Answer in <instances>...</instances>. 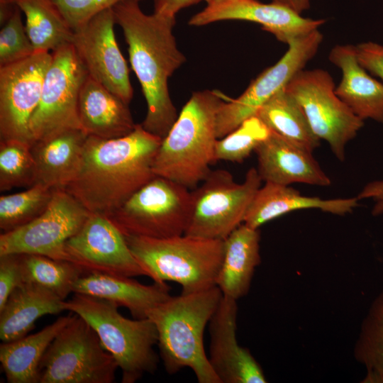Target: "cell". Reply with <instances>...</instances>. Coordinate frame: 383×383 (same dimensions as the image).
I'll return each instance as SVG.
<instances>
[{
	"instance_id": "6da1fadb",
	"label": "cell",
	"mask_w": 383,
	"mask_h": 383,
	"mask_svg": "<svg viewBox=\"0 0 383 383\" xmlns=\"http://www.w3.org/2000/svg\"><path fill=\"white\" fill-rule=\"evenodd\" d=\"M162 140L141 123L121 138L88 136L79 170L65 189L91 213L110 216L156 176Z\"/></svg>"
},
{
	"instance_id": "7a4b0ae2",
	"label": "cell",
	"mask_w": 383,
	"mask_h": 383,
	"mask_svg": "<svg viewBox=\"0 0 383 383\" xmlns=\"http://www.w3.org/2000/svg\"><path fill=\"white\" fill-rule=\"evenodd\" d=\"M113 10L147 103V113L141 124L148 132L162 139L178 117L168 80L186 62L172 33L175 17L146 14L138 0L121 1Z\"/></svg>"
},
{
	"instance_id": "3957f363",
	"label": "cell",
	"mask_w": 383,
	"mask_h": 383,
	"mask_svg": "<svg viewBox=\"0 0 383 383\" xmlns=\"http://www.w3.org/2000/svg\"><path fill=\"white\" fill-rule=\"evenodd\" d=\"M222 297L214 286L170 296L149 311L148 318L156 327L159 355L168 374L188 367L199 383H221L206 355L204 333Z\"/></svg>"
},
{
	"instance_id": "277c9868",
	"label": "cell",
	"mask_w": 383,
	"mask_h": 383,
	"mask_svg": "<svg viewBox=\"0 0 383 383\" xmlns=\"http://www.w3.org/2000/svg\"><path fill=\"white\" fill-rule=\"evenodd\" d=\"M226 95L218 90L194 92L162 138L153 172L194 189L211 171L215 161L216 117Z\"/></svg>"
},
{
	"instance_id": "5b68a950",
	"label": "cell",
	"mask_w": 383,
	"mask_h": 383,
	"mask_svg": "<svg viewBox=\"0 0 383 383\" xmlns=\"http://www.w3.org/2000/svg\"><path fill=\"white\" fill-rule=\"evenodd\" d=\"M124 237L131 253L154 282H174L182 286L183 294L216 286L224 240L185 234L166 238Z\"/></svg>"
},
{
	"instance_id": "8992f818",
	"label": "cell",
	"mask_w": 383,
	"mask_h": 383,
	"mask_svg": "<svg viewBox=\"0 0 383 383\" xmlns=\"http://www.w3.org/2000/svg\"><path fill=\"white\" fill-rule=\"evenodd\" d=\"M65 306L96 331L121 370L122 383H135L157 370L159 357L154 347L157 345V332L150 318L129 319L120 313L114 303L77 293L65 301Z\"/></svg>"
},
{
	"instance_id": "52a82bcc",
	"label": "cell",
	"mask_w": 383,
	"mask_h": 383,
	"mask_svg": "<svg viewBox=\"0 0 383 383\" xmlns=\"http://www.w3.org/2000/svg\"><path fill=\"white\" fill-rule=\"evenodd\" d=\"M192 207L189 189L155 176L107 217L125 236L166 238L184 234Z\"/></svg>"
},
{
	"instance_id": "ba28073f",
	"label": "cell",
	"mask_w": 383,
	"mask_h": 383,
	"mask_svg": "<svg viewBox=\"0 0 383 383\" xmlns=\"http://www.w3.org/2000/svg\"><path fill=\"white\" fill-rule=\"evenodd\" d=\"M118 368L96 331L75 313L46 350L38 383H112Z\"/></svg>"
},
{
	"instance_id": "9c48e42d",
	"label": "cell",
	"mask_w": 383,
	"mask_h": 383,
	"mask_svg": "<svg viewBox=\"0 0 383 383\" xmlns=\"http://www.w3.org/2000/svg\"><path fill=\"white\" fill-rule=\"evenodd\" d=\"M256 168H250L242 183L226 170H211L192 191V207L185 235L225 240L243 223L248 209L261 187Z\"/></svg>"
},
{
	"instance_id": "30bf717a",
	"label": "cell",
	"mask_w": 383,
	"mask_h": 383,
	"mask_svg": "<svg viewBox=\"0 0 383 383\" xmlns=\"http://www.w3.org/2000/svg\"><path fill=\"white\" fill-rule=\"evenodd\" d=\"M285 89L301 108L313 133L343 161L346 145L357 135L364 121L338 96L331 75L321 69H303Z\"/></svg>"
},
{
	"instance_id": "8fae6325",
	"label": "cell",
	"mask_w": 383,
	"mask_h": 383,
	"mask_svg": "<svg viewBox=\"0 0 383 383\" xmlns=\"http://www.w3.org/2000/svg\"><path fill=\"white\" fill-rule=\"evenodd\" d=\"M40 102L29 122L31 144L70 129H82L77 111L87 72L71 43L52 52Z\"/></svg>"
},
{
	"instance_id": "7c38bea8",
	"label": "cell",
	"mask_w": 383,
	"mask_h": 383,
	"mask_svg": "<svg viewBox=\"0 0 383 383\" xmlns=\"http://www.w3.org/2000/svg\"><path fill=\"white\" fill-rule=\"evenodd\" d=\"M318 29L291 41L289 49L274 65L265 70L238 98L226 96L216 117V136L222 138L258 110L315 56L323 40Z\"/></svg>"
},
{
	"instance_id": "4fadbf2b",
	"label": "cell",
	"mask_w": 383,
	"mask_h": 383,
	"mask_svg": "<svg viewBox=\"0 0 383 383\" xmlns=\"http://www.w3.org/2000/svg\"><path fill=\"white\" fill-rule=\"evenodd\" d=\"M89 212L65 189H55L47 209L30 223L0 235V255L38 254L67 261L66 242Z\"/></svg>"
},
{
	"instance_id": "5bb4252c",
	"label": "cell",
	"mask_w": 383,
	"mask_h": 383,
	"mask_svg": "<svg viewBox=\"0 0 383 383\" xmlns=\"http://www.w3.org/2000/svg\"><path fill=\"white\" fill-rule=\"evenodd\" d=\"M52 59V52H35L0 66V140L18 139L31 144L29 122L40 102Z\"/></svg>"
},
{
	"instance_id": "9a60e30c",
	"label": "cell",
	"mask_w": 383,
	"mask_h": 383,
	"mask_svg": "<svg viewBox=\"0 0 383 383\" xmlns=\"http://www.w3.org/2000/svg\"><path fill=\"white\" fill-rule=\"evenodd\" d=\"M115 24L113 8L105 10L74 29L71 44L87 74L129 104L133 90L116 40Z\"/></svg>"
},
{
	"instance_id": "2e32d148",
	"label": "cell",
	"mask_w": 383,
	"mask_h": 383,
	"mask_svg": "<svg viewBox=\"0 0 383 383\" xmlns=\"http://www.w3.org/2000/svg\"><path fill=\"white\" fill-rule=\"evenodd\" d=\"M67 261L84 274L133 277L146 274L131 253L123 234L106 216L91 213L65 244Z\"/></svg>"
},
{
	"instance_id": "e0dca14e",
	"label": "cell",
	"mask_w": 383,
	"mask_h": 383,
	"mask_svg": "<svg viewBox=\"0 0 383 383\" xmlns=\"http://www.w3.org/2000/svg\"><path fill=\"white\" fill-rule=\"evenodd\" d=\"M237 20L259 23L282 43L293 40L318 29L324 19L304 18L292 9L274 2L264 4L257 0H229L207 5L189 21L192 26H203L221 21Z\"/></svg>"
},
{
	"instance_id": "ac0fdd59",
	"label": "cell",
	"mask_w": 383,
	"mask_h": 383,
	"mask_svg": "<svg viewBox=\"0 0 383 383\" xmlns=\"http://www.w3.org/2000/svg\"><path fill=\"white\" fill-rule=\"evenodd\" d=\"M237 300L223 294L209 321V363L221 383H265L263 370L236 338Z\"/></svg>"
},
{
	"instance_id": "d6986e66",
	"label": "cell",
	"mask_w": 383,
	"mask_h": 383,
	"mask_svg": "<svg viewBox=\"0 0 383 383\" xmlns=\"http://www.w3.org/2000/svg\"><path fill=\"white\" fill-rule=\"evenodd\" d=\"M255 152L262 181L282 185L304 183L327 187L331 184L312 152L272 131Z\"/></svg>"
},
{
	"instance_id": "ffe728a7",
	"label": "cell",
	"mask_w": 383,
	"mask_h": 383,
	"mask_svg": "<svg viewBox=\"0 0 383 383\" xmlns=\"http://www.w3.org/2000/svg\"><path fill=\"white\" fill-rule=\"evenodd\" d=\"M77 111L82 130L88 136L121 138L136 126L128 104L89 74L79 91Z\"/></svg>"
},
{
	"instance_id": "44dd1931",
	"label": "cell",
	"mask_w": 383,
	"mask_h": 383,
	"mask_svg": "<svg viewBox=\"0 0 383 383\" xmlns=\"http://www.w3.org/2000/svg\"><path fill=\"white\" fill-rule=\"evenodd\" d=\"M170 287L165 283L145 285L132 277L105 273L82 274L75 282L73 293L89 295L126 308L133 318H148L149 311L168 299Z\"/></svg>"
},
{
	"instance_id": "7402d4cb",
	"label": "cell",
	"mask_w": 383,
	"mask_h": 383,
	"mask_svg": "<svg viewBox=\"0 0 383 383\" xmlns=\"http://www.w3.org/2000/svg\"><path fill=\"white\" fill-rule=\"evenodd\" d=\"M328 59L342 72V79L335 89L338 96L362 120L370 118L383 123V83L361 65L355 46L335 45Z\"/></svg>"
},
{
	"instance_id": "603a6c76",
	"label": "cell",
	"mask_w": 383,
	"mask_h": 383,
	"mask_svg": "<svg viewBox=\"0 0 383 383\" xmlns=\"http://www.w3.org/2000/svg\"><path fill=\"white\" fill-rule=\"evenodd\" d=\"M356 197L323 199L302 195L289 187L265 182L257 190L246 213L244 222L259 229L264 223L296 210L316 209L335 215L350 213L358 206Z\"/></svg>"
},
{
	"instance_id": "cb8c5ba5",
	"label": "cell",
	"mask_w": 383,
	"mask_h": 383,
	"mask_svg": "<svg viewBox=\"0 0 383 383\" xmlns=\"http://www.w3.org/2000/svg\"><path fill=\"white\" fill-rule=\"evenodd\" d=\"M87 137L82 129H70L34 143V185L65 189L79 170Z\"/></svg>"
},
{
	"instance_id": "d4e9b609",
	"label": "cell",
	"mask_w": 383,
	"mask_h": 383,
	"mask_svg": "<svg viewBox=\"0 0 383 383\" xmlns=\"http://www.w3.org/2000/svg\"><path fill=\"white\" fill-rule=\"evenodd\" d=\"M260 235L258 229L242 223L224 240L223 261L216 286L233 299L245 296L256 267L260 265Z\"/></svg>"
},
{
	"instance_id": "484cf974",
	"label": "cell",
	"mask_w": 383,
	"mask_h": 383,
	"mask_svg": "<svg viewBox=\"0 0 383 383\" xmlns=\"http://www.w3.org/2000/svg\"><path fill=\"white\" fill-rule=\"evenodd\" d=\"M65 301L38 285L23 282L0 310L1 340L11 342L27 335L39 318L66 311Z\"/></svg>"
},
{
	"instance_id": "4316f807",
	"label": "cell",
	"mask_w": 383,
	"mask_h": 383,
	"mask_svg": "<svg viewBox=\"0 0 383 383\" xmlns=\"http://www.w3.org/2000/svg\"><path fill=\"white\" fill-rule=\"evenodd\" d=\"M72 316H61L34 334L0 345V362L7 382L38 383L41 360Z\"/></svg>"
},
{
	"instance_id": "83f0119b",
	"label": "cell",
	"mask_w": 383,
	"mask_h": 383,
	"mask_svg": "<svg viewBox=\"0 0 383 383\" xmlns=\"http://www.w3.org/2000/svg\"><path fill=\"white\" fill-rule=\"evenodd\" d=\"M26 17L35 52H52L71 43L73 30L52 0H12Z\"/></svg>"
},
{
	"instance_id": "f1b7e54d",
	"label": "cell",
	"mask_w": 383,
	"mask_h": 383,
	"mask_svg": "<svg viewBox=\"0 0 383 383\" xmlns=\"http://www.w3.org/2000/svg\"><path fill=\"white\" fill-rule=\"evenodd\" d=\"M256 116L271 131L311 152L320 145L301 108L285 87L262 105Z\"/></svg>"
},
{
	"instance_id": "f546056e",
	"label": "cell",
	"mask_w": 383,
	"mask_h": 383,
	"mask_svg": "<svg viewBox=\"0 0 383 383\" xmlns=\"http://www.w3.org/2000/svg\"><path fill=\"white\" fill-rule=\"evenodd\" d=\"M355 359L364 366L362 383H383V289L371 303L354 345Z\"/></svg>"
},
{
	"instance_id": "4dcf8cb0",
	"label": "cell",
	"mask_w": 383,
	"mask_h": 383,
	"mask_svg": "<svg viewBox=\"0 0 383 383\" xmlns=\"http://www.w3.org/2000/svg\"><path fill=\"white\" fill-rule=\"evenodd\" d=\"M23 282L38 285L62 300L73 292L77 280L84 274L76 265L38 254H19Z\"/></svg>"
},
{
	"instance_id": "1f68e13d",
	"label": "cell",
	"mask_w": 383,
	"mask_h": 383,
	"mask_svg": "<svg viewBox=\"0 0 383 383\" xmlns=\"http://www.w3.org/2000/svg\"><path fill=\"white\" fill-rule=\"evenodd\" d=\"M54 191L37 184L23 192L1 196V233L18 228L39 216L49 205Z\"/></svg>"
},
{
	"instance_id": "d6a6232c",
	"label": "cell",
	"mask_w": 383,
	"mask_h": 383,
	"mask_svg": "<svg viewBox=\"0 0 383 383\" xmlns=\"http://www.w3.org/2000/svg\"><path fill=\"white\" fill-rule=\"evenodd\" d=\"M32 145L18 139L0 140V191L35 184Z\"/></svg>"
},
{
	"instance_id": "836d02e7",
	"label": "cell",
	"mask_w": 383,
	"mask_h": 383,
	"mask_svg": "<svg viewBox=\"0 0 383 383\" xmlns=\"http://www.w3.org/2000/svg\"><path fill=\"white\" fill-rule=\"evenodd\" d=\"M270 132L257 116L245 120L233 131L217 140L215 161L243 162L269 136Z\"/></svg>"
},
{
	"instance_id": "e575fe53",
	"label": "cell",
	"mask_w": 383,
	"mask_h": 383,
	"mask_svg": "<svg viewBox=\"0 0 383 383\" xmlns=\"http://www.w3.org/2000/svg\"><path fill=\"white\" fill-rule=\"evenodd\" d=\"M22 11L16 6L1 24L0 30V66L26 58L35 52L22 21Z\"/></svg>"
},
{
	"instance_id": "d590c367",
	"label": "cell",
	"mask_w": 383,
	"mask_h": 383,
	"mask_svg": "<svg viewBox=\"0 0 383 383\" xmlns=\"http://www.w3.org/2000/svg\"><path fill=\"white\" fill-rule=\"evenodd\" d=\"M72 30L126 0H52ZM141 1V0H138Z\"/></svg>"
},
{
	"instance_id": "8d00e7d4",
	"label": "cell",
	"mask_w": 383,
	"mask_h": 383,
	"mask_svg": "<svg viewBox=\"0 0 383 383\" xmlns=\"http://www.w3.org/2000/svg\"><path fill=\"white\" fill-rule=\"evenodd\" d=\"M22 283L20 255H0V310L11 292Z\"/></svg>"
},
{
	"instance_id": "74e56055",
	"label": "cell",
	"mask_w": 383,
	"mask_h": 383,
	"mask_svg": "<svg viewBox=\"0 0 383 383\" xmlns=\"http://www.w3.org/2000/svg\"><path fill=\"white\" fill-rule=\"evenodd\" d=\"M356 55L361 65L383 83V45L365 42L355 45Z\"/></svg>"
},
{
	"instance_id": "f35d334b",
	"label": "cell",
	"mask_w": 383,
	"mask_h": 383,
	"mask_svg": "<svg viewBox=\"0 0 383 383\" xmlns=\"http://www.w3.org/2000/svg\"><path fill=\"white\" fill-rule=\"evenodd\" d=\"M359 200L371 199L374 204L372 209L373 216L383 213V179L375 180L367 184L357 196Z\"/></svg>"
},
{
	"instance_id": "ab89813d",
	"label": "cell",
	"mask_w": 383,
	"mask_h": 383,
	"mask_svg": "<svg viewBox=\"0 0 383 383\" xmlns=\"http://www.w3.org/2000/svg\"><path fill=\"white\" fill-rule=\"evenodd\" d=\"M202 0H153L154 13L175 17L182 9L198 4Z\"/></svg>"
},
{
	"instance_id": "60d3db41",
	"label": "cell",
	"mask_w": 383,
	"mask_h": 383,
	"mask_svg": "<svg viewBox=\"0 0 383 383\" xmlns=\"http://www.w3.org/2000/svg\"><path fill=\"white\" fill-rule=\"evenodd\" d=\"M272 2L286 6L299 14L310 6V0H272Z\"/></svg>"
},
{
	"instance_id": "b9f144b4",
	"label": "cell",
	"mask_w": 383,
	"mask_h": 383,
	"mask_svg": "<svg viewBox=\"0 0 383 383\" xmlns=\"http://www.w3.org/2000/svg\"><path fill=\"white\" fill-rule=\"evenodd\" d=\"M204 1L207 3V5H210V4H217L219 2L229 1V0H204Z\"/></svg>"
}]
</instances>
